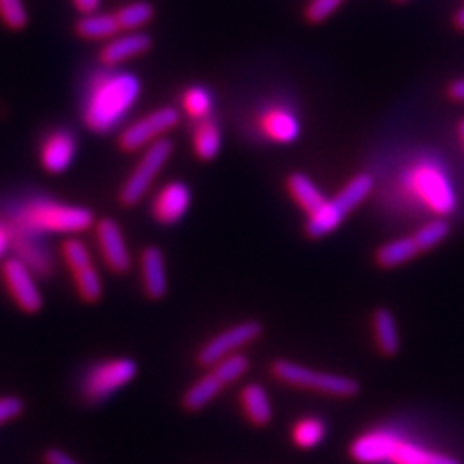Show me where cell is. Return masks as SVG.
Masks as SVG:
<instances>
[{
    "label": "cell",
    "mask_w": 464,
    "mask_h": 464,
    "mask_svg": "<svg viewBox=\"0 0 464 464\" xmlns=\"http://www.w3.org/2000/svg\"><path fill=\"white\" fill-rule=\"evenodd\" d=\"M141 95V82L130 72L99 74L87 90L82 119L87 130L105 134L119 126Z\"/></svg>",
    "instance_id": "1"
},
{
    "label": "cell",
    "mask_w": 464,
    "mask_h": 464,
    "mask_svg": "<svg viewBox=\"0 0 464 464\" xmlns=\"http://www.w3.org/2000/svg\"><path fill=\"white\" fill-rule=\"evenodd\" d=\"M348 453L360 464H460L451 455L431 451L391 430H372L358 435Z\"/></svg>",
    "instance_id": "2"
},
{
    "label": "cell",
    "mask_w": 464,
    "mask_h": 464,
    "mask_svg": "<svg viewBox=\"0 0 464 464\" xmlns=\"http://www.w3.org/2000/svg\"><path fill=\"white\" fill-rule=\"evenodd\" d=\"M95 225L92 209L53 199H32L14 215V230L24 235H76Z\"/></svg>",
    "instance_id": "3"
},
{
    "label": "cell",
    "mask_w": 464,
    "mask_h": 464,
    "mask_svg": "<svg viewBox=\"0 0 464 464\" xmlns=\"http://www.w3.org/2000/svg\"><path fill=\"white\" fill-rule=\"evenodd\" d=\"M373 186L375 180L372 174L360 172L353 177L335 196L327 198L322 208L308 215L306 225H304L306 237L319 240L333 235L346 221V217L366 201V198L373 192Z\"/></svg>",
    "instance_id": "4"
},
{
    "label": "cell",
    "mask_w": 464,
    "mask_h": 464,
    "mask_svg": "<svg viewBox=\"0 0 464 464\" xmlns=\"http://www.w3.org/2000/svg\"><path fill=\"white\" fill-rule=\"evenodd\" d=\"M404 186L435 217H449L457 209V192L445 169L422 159L411 165L404 174Z\"/></svg>",
    "instance_id": "5"
},
{
    "label": "cell",
    "mask_w": 464,
    "mask_h": 464,
    "mask_svg": "<svg viewBox=\"0 0 464 464\" xmlns=\"http://www.w3.org/2000/svg\"><path fill=\"white\" fill-rule=\"evenodd\" d=\"M271 373L275 380H279L286 385L319 391V393L331 397L348 399L360 393V383L353 380V377L319 372L290 360H275L271 364Z\"/></svg>",
    "instance_id": "6"
},
{
    "label": "cell",
    "mask_w": 464,
    "mask_h": 464,
    "mask_svg": "<svg viewBox=\"0 0 464 464\" xmlns=\"http://www.w3.org/2000/svg\"><path fill=\"white\" fill-rule=\"evenodd\" d=\"M174 143L167 138L157 140L143 150L141 159L136 163L134 170L130 172V177L124 180L119 192V203L122 208L138 206L143 196L150 192V188L159 177V172H161L169 163Z\"/></svg>",
    "instance_id": "7"
},
{
    "label": "cell",
    "mask_w": 464,
    "mask_h": 464,
    "mask_svg": "<svg viewBox=\"0 0 464 464\" xmlns=\"http://www.w3.org/2000/svg\"><path fill=\"white\" fill-rule=\"evenodd\" d=\"M138 375V364L132 358H112L99 362L93 366L82 383V397L92 402H103L116 391L126 387Z\"/></svg>",
    "instance_id": "8"
},
{
    "label": "cell",
    "mask_w": 464,
    "mask_h": 464,
    "mask_svg": "<svg viewBox=\"0 0 464 464\" xmlns=\"http://www.w3.org/2000/svg\"><path fill=\"white\" fill-rule=\"evenodd\" d=\"M180 124V112L172 107L155 109L141 116L134 124L126 126L119 136V148L126 153L145 150L153 141L165 138L170 130Z\"/></svg>",
    "instance_id": "9"
},
{
    "label": "cell",
    "mask_w": 464,
    "mask_h": 464,
    "mask_svg": "<svg viewBox=\"0 0 464 464\" xmlns=\"http://www.w3.org/2000/svg\"><path fill=\"white\" fill-rule=\"evenodd\" d=\"M264 333V325L256 319H248V322H240L237 325H232L225 331H221L219 335L211 337L206 344H203L198 351V364L199 366H215L221 358L235 354L240 351L242 346H248L254 341H257Z\"/></svg>",
    "instance_id": "10"
},
{
    "label": "cell",
    "mask_w": 464,
    "mask_h": 464,
    "mask_svg": "<svg viewBox=\"0 0 464 464\" xmlns=\"http://www.w3.org/2000/svg\"><path fill=\"white\" fill-rule=\"evenodd\" d=\"M3 279L10 298L25 314H37L43 308V295L37 285V277L24 261L18 257L6 259L3 264Z\"/></svg>",
    "instance_id": "11"
},
{
    "label": "cell",
    "mask_w": 464,
    "mask_h": 464,
    "mask_svg": "<svg viewBox=\"0 0 464 464\" xmlns=\"http://www.w3.org/2000/svg\"><path fill=\"white\" fill-rule=\"evenodd\" d=\"M95 237L105 266L119 275L130 271V267H132V254H130L121 225L111 219V217H103V219L95 221Z\"/></svg>",
    "instance_id": "12"
},
{
    "label": "cell",
    "mask_w": 464,
    "mask_h": 464,
    "mask_svg": "<svg viewBox=\"0 0 464 464\" xmlns=\"http://www.w3.org/2000/svg\"><path fill=\"white\" fill-rule=\"evenodd\" d=\"M190 206H192L190 186L180 180H172L159 188V192L151 201V215L159 225L170 227L184 219Z\"/></svg>",
    "instance_id": "13"
},
{
    "label": "cell",
    "mask_w": 464,
    "mask_h": 464,
    "mask_svg": "<svg viewBox=\"0 0 464 464\" xmlns=\"http://www.w3.org/2000/svg\"><path fill=\"white\" fill-rule=\"evenodd\" d=\"M78 141L68 130H54L43 140L39 148V163L49 174H63L74 163Z\"/></svg>",
    "instance_id": "14"
},
{
    "label": "cell",
    "mask_w": 464,
    "mask_h": 464,
    "mask_svg": "<svg viewBox=\"0 0 464 464\" xmlns=\"http://www.w3.org/2000/svg\"><path fill=\"white\" fill-rule=\"evenodd\" d=\"M153 39L145 32H128L124 35H116L109 39L99 51V63L109 68L119 66L122 63L132 61L151 51Z\"/></svg>",
    "instance_id": "15"
},
{
    "label": "cell",
    "mask_w": 464,
    "mask_h": 464,
    "mask_svg": "<svg viewBox=\"0 0 464 464\" xmlns=\"http://www.w3.org/2000/svg\"><path fill=\"white\" fill-rule=\"evenodd\" d=\"M140 266H141V285L145 290V296L150 300L165 298L169 290V277H167V261L161 248H159V246H145L140 256Z\"/></svg>",
    "instance_id": "16"
},
{
    "label": "cell",
    "mask_w": 464,
    "mask_h": 464,
    "mask_svg": "<svg viewBox=\"0 0 464 464\" xmlns=\"http://www.w3.org/2000/svg\"><path fill=\"white\" fill-rule=\"evenodd\" d=\"M259 130L275 143H295L300 138L302 126L295 112L285 107H273L259 116Z\"/></svg>",
    "instance_id": "17"
},
{
    "label": "cell",
    "mask_w": 464,
    "mask_h": 464,
    "mask_svg": "<svg viewBox=\"0 0 464 464\" xmlns=\"http://www.w3.org/2000/svg\"><path fill=\"white\" fill-rule=\"evenodd\" d=\"M420 254H422V248H420L414 235L401 237L382 244L380 248L375 250V264L382 269H395L406 266Z\"/></svg>",
    "instance_id": "18"
},
{
    "label": "cell",
    "mask_w": 464,
    "mask_h": 464,
    "mask_svg": "<svg viewBox=\"0 0 464 464\" xmlns=\"http://www.w3.org/2000/svg\"><path fill=\"white\" fill-rule=\"evenodd\" d=\"M12 246L18 254L16 257L34 271L35 277H49L53 273L51 256L43 250L39 244L29 238V235H24V232L12 228Z\"/></svg>",
    "instance_id": "19"
},
{
    "label": "cell",
    "mask_w": 464,
    "mask_h": 464,
    "mask_svg": "<svg viewBox=\"0 0 464 464\" xmlns=\"http://www.w3.org/2000/svg\"><path fill=\"white\" fill-rule=\"evenodd\" d=\"M286 192L293 198L296 206L306 213L312 215L325 203V196L319 190L317 184L304 172H293L286 179Z\"/></svg>",
    "instance_id": "20"
},
{
    "label": "cell",
    "mask_w": 464,
    "mask_h": 464,
    "mask_svg": "<svg viewBox=\"0 0 464 464\" xmlns=\"http://www.w3.org/2000/svg\"><path fill=\"white\" fill-rule=\"evenodd\" d=\"M373 335L380 353L383 356H395L401 351V337L397 329V319L389 308H377L372 315Z\"/></svg>",
    "instance_id": "21"
},
{
    "label": "cell",
    "mask_w": 464,
    "mask_h": 464,
    "mask_svg": "<svg viewBox=\"0 0 464 464\" xmlns=\"http://www.w3.org/2000/svg\"><path fill=\"white\" fill-rule=\"evenodd\" d=\"M74 32L85 41H109L119 35L121 25L116 22L114 14L95 12L82 16L74 25Z\"/></svg>",
    "instance_id": "22"
},
{
    "label": "cell",
    "mask_w": 464,
    "mask_h": 464,
    "mask_svg": "<svg viewBox=\"0 0 464 464\" xmlns=\"http://www.w3.org/2000/svg\"><path fill=\"white\" fill-rule=\"evenodd\" d=\"M221 130L215 124L211 116L206 121H198L192 134V148L199 161H213V159H217V155L221 153Z\"/></svg>",
    "instance_id": "23"
},
{
    "label": "cell",
    "mask_w": 464,
    "mask_h": 464,
    "mask_svg": "<svg viewBox=\"0 0 464 464\" xmlns=\"http://www.w3.org/2000/svg\"><path fill=\"white\" fill-rule=\"evenodd\" d=\"M242 409L248 420L256 426H267L273 418V409L267 391L259 383H250L242 389L240 393Z\"/></svg>",
    "instance_id": "24"
},
{
    "label": "cell",
    "mask_w": 464,
    "mask_h": 464,
    "mask_svg": "<svg viewBox=\"0 0 464 464\" xmlns=\"http://www.w3.org/2000/svg\"><path fill=\"white\" fill-rule=\"evenodd\" d=\"M223 383L217 380V375L213 372H209L208 375H203L201 380H198L190 389L186 391L182 397V406L186 411L190 412H198L221 393L223 391Z\"/></svg>",
    "instance_id": "25"
},
{
    "label": "cell",
    "mask_w": 464,
    "mask_h": 464,
    "mask_svg": "<svg viewBox=\"0 0 464 464\" xmlns=\"http://www.w3.org/2000/svg\"><path fill=\"white\" fill-rule=\"evenodd\" d=\"M114 18L121 25V32H141L155 18V6L148 0H138L116 10Z\"/></svg>",
    "instance_id": "26"
},
{
    "label": "cell",
    "mask_w": 464,
    "mask_h": 464,
    "mask_svg": "<svg viewBox=\"0 0 464 464\" xmlns=\"http://www.w3.org/2000/svg\"><path fill=\"white\" fill-rule=\"evenodd\" d=\"M182 111L194 121H206L211 116L213 111V97L208 87L203 85H192L184 90L180 99Z\"/></svg>",
    "instance_id": "27"
},
{
    "label": "cell",
    "mask_w": 464,
    "mask_h": 464,
    "mask_svg": "<svg viewBox=\"0 0 464 464\" xmlns=\"http://www.w3.org/2000/svg\"><path fill=\"white\" fill-rule=\"evenodd\" d=\"M72 277H74V286L78 290V296L83 302L95 304L103 298V281H101V275L93 264L74 271L72 273Z\"/></svg>",
    "instance_id": "28"
},
{
    "label": "cell",
    "mask_w": 464,
    "mask_h": 464,
    "mask_svg": "<svg viewBox=\"0 0 464 464\" xmlns=\"http://www.w3.org/2000/svg\"><path fill=\"white\" fill-rule=\"evenodd\" d=\"M327 426L319 418H304L293 428V441L300 449H314L324 441Z\"/></svg>",
    "instance_id": "29"
},
{
    "label": "cell",
    "mask_w": 464,
    "mask_h": 464,
    "mask_svg": "<svg viewBox=\"0 0 464 464\" xmlns=\"http://www.w3.org/2000/svg\"><path fill=\"white\" fill-rule=\"evenodd\" d=\"M449 232H451V225L445 219V217H435V219L424 223L420 227L414 237L420 244V248H422V254L438 248V246L449 237Z\"/></svg>",
    "instance_id": "30"
},
{
    "label": "cell",
    "mask_w": 464,
    "mask_h": 464,
    "mask_svg": "<svg viewBox=\"0 0 464 464\" xmlns=\"http://www.w3.org/2000/svg\"><path fill=\"white\" fill-rule=\"evenodd\" d=\"M248 370H250V358L240 353L228 354L217 362L215 366H211V372L217 375V380H219L223 385L235 383Z\"/></svg>",
    "instance_id": "31"
},
{
    "label": "cell",
    "mask_w": 464,
    "mask_h": 464,
    "mask_svg": "<svg viewBox=\"0 0 464 464\" xmlns=\"http://www.w3.org/2000/svg\"><path fill=\"white\" fill-rule=\"evenodd\" d=\"M61 254L64 257V264L72 273L82 267L92 266V254L87 250V244L78 237H68L61 246Z\"/></svg>",
    "instance_id": "32"
},
{
    "label": "cell",
    "mask_w": 464,
    "mask_h": 464,
    "mask_svg": "<svg viewBox=\"0 0 464 464\" xmlns=\"http://www.w3.org/2000/svg\"><path fill=\"white\" fill-rule=\"evenodd\" d=\"M0 20L12 32H22V29H25L29 24V16L24 0H0Z\"/></svg>",
    "instance_id": "33"
},
{
    "label": "cell",
    "mask_w": 464,
    "mask_h": 464,
    "mask_svg": "<svg viewBox=\"0 0 464 464\" xmlns=\"http://www.w3.org/2000/svg\"><path fill=\"white\" fill-rule=\"evenodd\" d=\"M343 5L344 0H310L306 8H304V18H306L308 24H324Z\"/></svg>",
    "instance_id": "34"
},
{
    "label": "cell",
    "mask_w": 464,
    "mask_h": 464,
    "mask_svg": "<svg viewBox=\"0 0 464 464\" xmlns=\"http://www.w3.org/2000/svg\"><path fill=\"white\" fill-rule=\"evenodd\" d=\"M43 460H45V464H80L78 460L61 451V449H49Z\"/></svg>",
    "instance_id": "35"
},
{
    "label": "cell",
    "mask_w": 464,
    "mask_h": 464,
    "mask_svg": "<svg viewBox=\"0 0 464 464\" xmlns=\"http://www.w3.org/2000/svg\"><path fill=\"white\" fill-rule=\"evenodd\" d=\"M447 97L457 103H464V78H457L447 85Z\"/></svg>",
    "instance_id": "36"
},
{
    "label": "cell",
    "mask_w": 464,
    "mask_h": 464,
    "mask_svg": "<svg viewBox=\"0 0 464 464\" xmlns=\"http://www.w3.org/2000/svg\"><path fill=\"white\" fill-rule=\"evenodd\" d=\"M72 5H74L82 16H85V14H95L99 10L101 0H72Z\"/></svg>",
    "instance_id": "37"
},
{
    "label": "cell",
    "mask_w": 464,
    "mask_h": 464,
    "mask_svg": "<svg viewBox=\"0 0 464 464\" xmlns=\"http://www.w3.org/2000/svg\"><path fill=\"white\" fill-rule=\"evenodd\" d=\"M12 244V228L5 223H0V259L6 254L8 246Z\"/></svg>",
    "instance_id": "38"
},
{
    "label": "cell",
    "mask_w": 464,
    "mask_h": 464,
    "mask_svg": "<svg viewBox=\"0 0 464 464\" xmlns=\"http://www.w3.org/2000/svg\"><path fill=\"white\" fill-rule=\"evenodd\" d=\"M453 24H455L459 32H464V8L457 10V14L453 16Z\"/></svg>",
    "instance_id": "39"
},
{
    "label": "cell",
    "mask_w": 464,
    "mask_h": 464,
    "mask_svg": "<svg viewBox=\"0 0 464 464\" xmlns=\"http://www.w3.org/2000/svg\"><path fill=\"white\" fill-rule=\"evenodd\" d=\"M459 138H460V143H462V148H464V119L459 121Z\"/></svg>",
    "instance_id": "40"
},
{
    "label": "cell",
    "mask_w": 464,
    "mask_h": 464,
    "mask_svg": "<svg viewBox=\"0 0 464 464\" xmlns=\"http://www.w3.org/2000/svg\"><path fill=\"white\" fill-rule=\"evenodd\" d=\"M395 3H399V5H404V3H409V0H395Z\"/></svg>",
    "instance_id": "41"
}]
</instances>
